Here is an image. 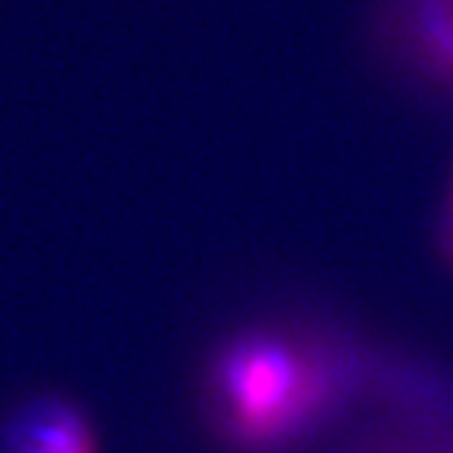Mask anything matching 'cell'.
Segmentation results:
<instances>
[{
  "label": "cell",
  "mask_w": 453,
  "mask_h": 453,
  "mask_svg": "<svg viewBox=\"0 0 453 453\" xmlns=\"http://www.w3.org/2000/svg\"><path fill=\"white\" fill-rule=\"evenodd\" d=\"M445 215H453V177H450V195H448V210Z\"/></svg>",
  "instance_id": "5"
},
{
  "label": "cell",
  "mask_w": 453,
  "mask_h": 453,
  "mask_svg": "<svg viewBox=\"0 0 453 453\" xmlns=\"http://www.w3.org/2000/svg\"><path fill=\"white\" fill-rule=\"evenodd\" d=\"M0 453H101V433L74 397L39 392L4 415Z\"/></svg>",
  "instance_id": "3"
},
{
  "label": "cell",
  "mask_w": 453,
  "mask_h": 453,
  "mask_svg": "<svg viewBox=\"0 0 453 453\" xmlns=\"http://www.w3.org/2000/svg\"><path fill=\"white\" fill-rule=\"evenodd\" d=\"M421 362L377 350L321 319L277 315L226 330L197 371L203 427L233 453H286L371 401H388Z\"/></svg>",
  "instance_id": "1"
},
{
  "label": "cell",
  "mask_w": 453,
  "mask_h": 453,
  "mask_svg": "<svg viewBox=\"0 0 453 453\" xmlns=\"http://www.w3.org/2000/svg\"><path fill=\"white\" fill-rule=\"evenodd\" d=\"M436 239H439V253H441V259H445L448 265L453 268V215H441Z\"/></svg>",
  "instance_id": "4"
},
{
  "label": "cell",
  "mask_w": 453,
  "mask_h": 453,
  "mask_svg": "<svg viewBox=\"0 0 453 453\" xmlns=\"http://www.w3.org/2000/svg\"><path fill=\"white\" fill-rule=\"evenodd\" d=\"M368 48L412 92L453 101V0H374Z\"/></svg>",
  "instance_id": "2"
}]
</instances>
